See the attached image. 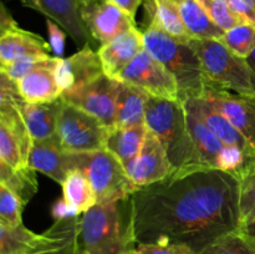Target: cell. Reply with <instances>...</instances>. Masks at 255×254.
<instances>
[{
  "label": "cell",
  "instance_id": "11",
  "mask_svg": "<svg viewBox=\"0 0 255 254\" xmlns=\"http://www.w3.org/2000/svg\"><path fill=\"white\" fill-rule=\"evenodd\" d=\"M19 104L0 106V161L14 168L29 166L32 142Z\"/></svg>",
  "mask_w": 255,
  "mask_h": 254
},
{
  "label": "cell",
  "instance_id": "36",
  "mask_svg": "<svg viewBox=\"0 0 255 254\" xmlns=\"http://www.w3.org/2000/svg\"><path fill=\"white\" fill-rule=\"evenodd\" d=\"M212 21L218 25L223 31L241 24L232 14L227 0H197Z\"/></svg>",
  "mask_w": 255,
  "mask_h": 254
},
{
  "label": "cell",
  "instance_id": "12",
  "mask_svg": "<svg viewBox=\"0 0 255 254\" xmlns=\"http://www.w3.org/2000/svg\"><path fill=\"white\" fill-rule=\"evenodd\" d=\"M80 11L90 35L99 46L109 44L119 35L137 26L131 15L110 0L80 5Z\"/></svg>",
  "mask_w": 255,
  "mask_h": 254
},
{
  "label": "cell",
  "instance_id": "3",
  "mask_svg": "<svg viewBox=\"0 0 255 254\" xmlns=\"http://www.w3.org/2000/svg\"><path fill=\"white\" fill-rule=\"evenodd\" d=\"M146 127L163 144L176 169L174 173L207 169L197 156L183 102L149 96L146 106Z\"/></svg>",
  "mask_w": 255,
  "mask_h": 254
},
{
  "label": "cell",
  "instance_id": "30",
  "mask_svg": "<svg viewBox=\"0 0 255 254\" xmlns=\"http://www.w3.org/2000/svg\"><path fill=\"white\" fill-rule=\"evenodd\" d=\"M82 214V213H81ZM79 217L55 221L52 241L36 254H77V227Z\"/></svg>",
  "mask_w": 255,
  "mask_h": 254
},
{
  "label": "cell",
  "instance_id": "28",
  "mask_svg": "<svg viewBox=\"0 0 255 254\" xmlns=\"http://www.w3.org/2000/svg\"><path fill=\"white\" fill-rule=\"evenodd\" d=\"M0 183L14 192L24 206L31 201L39 187L34 168L30 166L14 168L2 161H0Z\"/></svg>",
  "mask_w": 255,
  "mask_h": 254
},
{
  "label": "cell",
  "instance_id": "7",
  "mask_svg": "<svg viewBox=\"0 0 255 254\" xmlns=\"http://www.w3.org/2000/svg\"><path fill=\"white\" fill-rule=\"evenodd\" d=\"M110 129L97 117L64 101L56 137L65 151L80 153L105 149Z\"/></svg>",
  "mask_w": 255,
  "mask_h": 254
},
{
  "label": "cell",
  "instance_id": "4",
  "mask_svg": "<svg viewBox=\"0 0 255 254\" xmlns=\"http://www.w3.org/2000/svg\"><path fill=\"white\" fill-rule=\"evenodd\" d=\"M142 34L144 49L178 82L181 101L203 96L208 82L198 54L189 41H181L154 25H147Z\"/></svg>",
  "mask_w": 255,
  "mask_h": 254
},
{
  "label": "cell",
  "instance_id": "37",
  "mask_svg": "<svg viewBox=\"0 0 255 254\" xmlns=\"http://www.w3.org/2000/svg\"><path fill=\"white\" fill-rule=\"evenodd\" d=\"M127 254H197L189 247L176 243H138Z\"/></svg>",
  "mask_w": 255,
  "mask_h": 254
},
{
  "label": "cell",
  "instance_id": "10",
  "mask_svg": "<svg viewBox=\"0 0 255 254\" xmlns=\"http://www.w3.org/2000/svg\"><path fill=\"white\" fill-rule=\"evenodd\" d=\"M51 46L40 35L21 29L4 4L0 12V65L30 56H51Z\"/></svg>",
  "mask_w": 255,
  "mask_h": 254
},
{
  "label": "cell",
  "instance_id": "29",
  "mask_svg": "<svg viewBox=\"0 0 255 254\" xmlns=\"http://www.w3.org/2000/svg\"><path fill=\"white\" fill-rule=\"evenodd\" d=\"M62 194L65 201L79 209L81 213L97 204V197L86 174L80 169H72L65 178Z\"/></svg>",
  "mask_w": 255,
  "mask_h": 254
},
{
  "label": "cell",
  "instance_id": "6",
  "mask_svg": "<svg viewBox=\"0 0 255 254\" xmlns=\"http://www.w3.org/2000/svg\"><path fill=\"white\" fill-rule=\"evenodd\" d=\"M75 169L86 174L97 197V203L131 197L138 189L122 162L105 149L74 153Z\"/></svg>",
  "mask_w": 255,
  "mask_h": 254
},
{
  "label": "cell",
  "instance_id": "40",
  "mask_svg": "<svg viewBox=\"0 0 255 254\" xmlns=\"http://www.w3.org/2000/svg\"><path fill=\"white\" fill-rule=\"evenodd\" d=\"M51 216L55 221H62V219H69L75 218V217L81 216V212L74 206L65 201L62 197L61 199H57L51 207Z\"/></svg>",
  "mask_w": 255,
  "mask_h": 254
},
{
  "label": "cell",
  "instance_id": "26",
  "mask_svg": "<svg viewBox=\"0 0 255 254\" xmlns=\"http://www.w3.org/2000/svg\"><path fill=\"white\" fill-rule=\"evenodd\" d=\"M147 133L146 125L136 127H114L107 137L106 149L117 157L125 168L129 166L142 148Z\"/></svg>",
  "mask_w": 255,
  "mask_h": 254
},
{
  "label": "cell",
  "instance_id": "44",
  "mask_svg": "<svg viewBox=\"0 0 255 254\" xmlns=\"http://www.w3.org/2000/svg\"><path fill=\"white\" fill-rule=\"evenodd\" d=\"M96 1H105V0H77L80 5H86V4H91V2H96Z\"/></svg>",
  "mask_w": 255,
  "mask_h": 254
},
{
  "label": "cell",
  "instance_id": "24",
  "mask_svg": "<svg viewBox=\"0 0 255 254\" xmlns=\"http://www.w3.org/2000/svg\"><path fill=\"white\" fill-rule=\"evenodd\" d=\"M149 95L143 90L121 81L116 105L115 127H136L146 125V106Z\"/></svg>",
  "mask_w": 255,
  "mask_h": 254
},
{
  "label": "cell",
  "instance_id": "1",
  "mask_svg": "<svg viewBox=\"0 0 255 254\" xmlns=\"http://www.w3.org/2000/svg\"><path fill=\"white\" fill-rule=\"evenodd\" d=\"M239 183L221 169L173 173L132 194L138 243L184 244L201 253L241 227Z\"/></svg>",
  "mask_w": 255,
  "mask_h": 254
},
{
  "label": "cell",
  "instance_id": "14",
  "mask_svg": "<svg viewBox=\"0 0 255 254\" xmlns=\"http://www.w3.org/2000/svg\"><path fill=\"white\" fill-rule=\"evenodd\" d=\"M203 97L234 125L255 149V96L234 94L208 85Z\"/></svg>",
  "mask_w": 255,
  "mask_h": 254
},
{
  "label": "cell",
  "instance_id": "8",
  "mask_svg": "<svg viewBox=\"0 0 255 254\" xmlns=\"http://www.w3.org/2000/svg\"><path fill=\"white\" fill-rule=\"evenodd\" d=\"M117 80L133 85L152 97L181 101L179 86L173 75L146 49L119 75Z\"/></svg>",
  "mask_w": 255,
  "mask_h": 254
},
{
  "label": "cell",
  "instance_id": "22",
  "mask_svg": "<svg viewBox=\"0 0 255 254\" xmlns=\"http://www.w3.org/2000/svg\"><path fill=\"white\" fill-rule=\"evenodd\" d=\"M52 237L51 227L37 234L27 229L24 223L15 227L0 224V254H36L52 241Z\"/></svg>",
  "mask_w": 255,
  "mask_h": 254
},
{
  "label": "cell",
  "instance_id": "2",
  "mask_svg": "<svg viewBox=\"0 0 255 254\" xmlns=\"http://www.w3.org/2000/svg\"><path fill=\"white\" fill-rule=\"evenodd\" d=\"M136 246L132 196L97 203L80 216L77 254H127Z\"/></svg>",
  "mask_w": 255,
  "mask_h": 254
},
{
  "label": "cell",
  "instance_id": "18",
  "mask_svg": "<svg viewBox=\"0 0 255 254\" xmlns=\"http://www.w3.org/2000/svg\"><path fill=\"white\" fill-rule=\"evenodd\" d=\"M143 49V34L138 27L134 26L115 37L109 44L99 46L97 54L105 74L117 79Z\"/></svg>",
  "mask_w": 255,
  "mask_h": 254
},
{
  "label": "cell",
  "instance_id": "31",
  "mask_svg": "<svg viewBox=\"0 0 255 254\" xmlns=\"http://www.w3.org/2000/svg\"><path fill=\"white\" fill-rule=\"evenodd\" d=\"M198 254H255V239L239 227L217 238Z\"/></svg>",
  "mask_w": 255,
  "mask_h": 254
},
{
  "label": "cell",
  "instance_id": "9",
  "mask_svg": "<svg viewBox=\"0 0 255 254\" xmlns=\"http://www.w3.org/2000/svg\"><path fill=\"white\" fill-rule=\"evenodd\" d=\"M120 89V80L104 74L84 86L62 92L61 99L97 117L109 128H114Z\"/></svg>",
  "mask_w": 255,
  "mask_h": 254
},
{
  "label": "cell",
  "instance_id": "41",
  "mask_svg": "<svg viewBox=\"0 0 255 254\" xmlns=\"http://www.w3.org/2000/svg\"><path fill=\"white\" fill-rule=\"evenodd\" d=\"M110 1L114 2L115 5H117L120 9L126 11L128 15H131L133 19L136 16L138 7L141 6V4H143V0H110Z\"/></svg>",
  "mask_w": 255,
  "mask_h": 254
},
{
  "label": "cell",
  "instance_id": "15",
  "mask_svg": "<svg viewBox=\"0 0 255 254\" xmlns=\"http://www.w3.org/2000/svg\"><path fill=\"white\" fill-rule=\"evenodd\" d=\"M22 5L54 20L79 47L90 45L94 39L82 20L77 0H20Z\"/></svg>",
  "mask_w": 255,
  "mask_h": 254
},
{
  "label": "cell",
  "instance_id": "23",
  "mask_svg": "<svg viewBox=\"0 0 255 254\" xmlns=\"http://www.w3.org/2000/svg\"><path fill=\"white\" fill-rule=\"evenodd\" d=\"M184 109H186L189 133L199 162L207 169H218L217 167H218L219 157L226 146L193 111L187 109L186 106Z\"/></svg>",
  "mask_w": 255,
  "mask_h": 254
},
{
  "label": "cell",
  "instance_id": "32",
  "mask_svg": "<svg viewBox=\"0 0 255 254\" xmlns=\"http://www.w3.org/2000/svg\"><path fill=\"white\" fill-rule=\"evenodd\" d=\"M241 227L255 221V162L238 177Z\"/></svg>",
  "mask_w": 255,
  "mask_h": 254
},
{
  "label": "cell",
  "instance_id": "42",
  "mask_svg": "<svg viewBox=\"0 0 255 254\" xmlns=\"http://www.w3.org/2000/svg\"><path fill=\"white\" fill-rule=\"evenodd\" d=\"M241 228L244 229V231H246L249 236H252L255 239V221L252 222V223L246 224V226H242Z\"/></svg>",
  "mask_w": 255,
  "mask_h": 254
},
{
  "label": "cell",
  "instance_id": "19",
  "mask_svg": "<svg viewBox=\"0 0 255 254\" xmlns=\"http://www.w3.org/2000/svg\"><path fill=\"white\" fill-rule=\"evenodd\" d=\"M183 105L193 111L208 126V128L223 142L224 146H236L244 151L255 152L253 146L247 141L246 137L206 97L187 99L183 101Z\"/></svg>",
  "mask_w": 255,
  "mask_h": 254
},
{
  "label": "cell",
  "instance_id": "17",
  "mask_svg": "<svg viewBox=\"0 0 255 254\" xmlns=\"http://www.w3.org/2000/svg\"><path fill=\"white\" fill-rule=\"evenodd\" d=\"M29 166L56 183L62 184L69 172L75 169L74 152L65 151L56 136L32 139Z\"/></svg>",
  "mask_w": 255,
  "mask_h": 254
},
{
  "label": "cell",
  "instance_id": "5",
  "mask_svg": "<svg viewBox=\"0 0 255 254\" xmlns=\"http://www.w3.org/2000/svg\"><path fill=\"white\" fill-rule=\"evenodd\" d=\"M208 85L234 94L255 96V74L247 59L232 52L219 39H192Z\"/></svg>",
  "mask_w": 255,
  "mask_h": 254
},
{
  "label": "cell",
  "instance_id": "21",
  "mask_svg": "<svg viewBox=\"0 0 255 254\" xmlns=\"http://www.w3.org/2000/svg\"><path fill=\"white\" fill-rule=\"evenodd\" d=\"M55 67L56 66L39 67L15 81L24 101L30 104H45L56 101L61 97L62 90L57 84Z\"/></svg>",
  "mask_w": 255,
  "mask_h": 254
},
{
  "label": "cell",
  "instance_id": "34",
  "mask_svg": "<svg viewBox=\"0 0 255 254\" xmlns=\"http://www.w3.org/2000/svg\"><path fill=\"white\" fill-rule=\"evenodd\" d=\"M24 207L22 202L14 192L0 183V224L6 227L21 224Z\"/></svg>",
  "mask_w": 255,
  "mask_h": 254
},
{
  "label": "cell",
  "instance_id": "25",
  "mask_svg": "<svg viewBox=\"0 0 255 254\" xmlns=\"http://www.w3.org/2000/svg\"><path fill=\"white\" fill-rule=\"evenodd\" d=\"M143 5L147 25H154L181 41L192 40L172 0H143Z\"/></svg>",
  "mask_w": 255,
  "mask_h": 254
},
{
  "label": "cell",
  "instance_id": "43",
  "mask_svg": "<svg viewBox=\"0 0 255 254\" xmlns=\"http://www.w3.org/2000/svg\"><path fill=\"white\" fill-rule=\"evenodd\" d=\"M247 61H248L249 66H251V69L253 70V72L255 74V49H254V51L252 52L248 57H247Z\"/></svg>",
  "mask_w": 255,
  "mask_h": 254
},
{
  "label": "cell",
  "instance_id": "38",
  "mask_svg": "<svg viewBox=\"0 0 255 254\" xmlns=\"http://www.w3.org/2000/svg\"><path fill=\"white\" fill-rule=\"evenodd\" d=\"M232 14L241 24L255 26V0H227Z\"/></svg>",
  "mask_w": 255,
  "mask_h": 254
},
{
  "label": "cell",
  "instance_id": "39",
  "mask_svg": "<svg viewBox=\"0 0 255 254\" xmlns=\"http://www.w3.org/2000/svg\"><path fill=\"white\" fill-rule=\"evenodd\" d=\"M47 34H49V44L51 46L52 54L56 57H64L65 41H66L67 32L54 20L46 19Z\"/></svg>",
  "mask_w": 255,
  "mask_h": 254
},
{
  "label": "cell",
  "instance_id": "16",
  "mask_svg": "<svg viewBox=\"0 0 255 254\" xmlns=\"http://www.w3.org/2000/svg\"><path fill=\"white\" fill-rule=\"evenodd\" d=\"M104 74L99 54L91 45L81 47L71 56L59 59L55 67V76L62 92L84 86Z\"/></svg>",
  "mask_w": 255,
  "mask_h": 254
},
{
  "label": "cell",
  "instance_id": "20",
  "mask_svg": "<svg viewBox=\"0 0 255 254\" xmlns=\"http://www.w3.org/2000/svg\"><path fill=\"white\" fill-rule=\"evenodd\" d=\"M64 101L59 100L45 104H30L21 100L20 114L32 139H45L56 136L57 121Z\"/></svg>",
  "mask_w": 255,
  "mask_h": 254
},
{
  "label": "cell",
  "instance_id": "27",
  "mask_svg": "<svg viewBox=\"0 0 255 254\" xmlns=\"http://www.w3.org/2000/svg\"><path fill=\"white\" fill-rule=\"evenodd\" d=\"M192 39H221L223 30L212 21L197 0H172Z\"/></svg>",
  "mask_w": 255,
  "mask_h": 254
},
{
  "label": "cell",
  "instance_id": "35",
  "mask_svg": "<svg viewBox=\"0 0 255 254\" xmlns=\"http://www.w3.org/2000/svg\"><path fill=\"white\" fill-rule=\"evenodd\" d=\"M59 59L60 57L54 56V55H51V56L25 57V59L17 60L11 64L0 65V72L9 76L14 81H17L35 69H39L42 66H56Z\"/></svg>",
  "mask_w": 255,
  "mask_h": 254
},
{
  "label": "cell",
  "instance_id": "13",
  "mask_svg": "<svg viewBox=\"0 0 255 254\" xmlns=\"http://www.w3.org/2000/svg\"><path fill=\"white\" fill-rule=\"evenodd\" d=\"M126 169L138 188L163 181L176 172L163 144L149 129L141 151Z\"/></svg>",
  "mask_w": 255,
  "mask_h": 254
},
{
  "label": "cell",
  "instance_id": "33",
  "mask_svg": "<svg viewBox=\"0 0 255 254\" xmlns=\"http://www.w3.org/2000/svg\"><path fill=\"white\" fill-rule=\"evenodd\" d=\"M219 40L232 52L247 59L255 49V26L251 24H238L226 30Z\"/></svg>",
  "mask_w": 255,
  "mask_h": 254
}]
</instances>
